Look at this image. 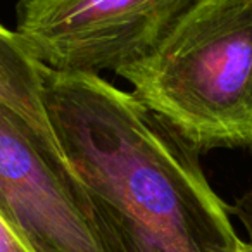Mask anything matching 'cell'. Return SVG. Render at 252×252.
I'll return each instance as SVG.
<instances>
[{
    "instance_id": "1",
    "label": "cell",
    "mask_w": 252,
    "mask_h": 252,
    "mask_svg": "<svg viewBox=\"0 0 252 252\" xmlns=\"http://www.w3.org/2000/svg\"><path fill=\"white\" fill-rule=\"evenodd\" d=\"M43 107L88 192L102 252H235L242 238L199 151L133 94L43 66Z\"/></svg>"
},
{
    "instance_id": "2",
    "label": "cell",
    "mask_w": 252,
    "mask_h": 252,
    "mask_svg": "<svg viewBox=\"0 0 252 252\" xmlns=\"http://www.w3.org/2000/svg\"><path fill=\"white\" fill-rule=\"evenodd\" d=\"M199 152L252 145V0H187L118 69Z\"/></svg>"
},
{
    "instance_id": "3",
    "label": "cell",
    "mask_w": 252,
    "mask_h": 252,
    "mask_svg": "<svg viewBox=\"0 0 252 252\" xmlns=\"http://www.w3.org/2000/svg\"><path fill=\"white\" fill-rule=\"evenodd\" d=\"M0 218L32 252H102L83 183L56 142L2 100Z\"/></svg>"
},
{
    "instance_id": "4",
    "label": "cell",
    "mask_w": 252,
    "mask_h": 252,
    "mask_svg": "<svg viewBox=\"0 0 252 252\" xmlns=\"http://www.w3.org/2000/svg\"><path fill=\"white\" fill-rule=\"evenodd\" d=\"M187 0H19L14 33L57 73L121 69L152 47Z\"/></svg>"
},
{
    "instance_id": "5",
    "label": "cell",
    "mask_w": 252,
    "mask_h": 252,
    "mask_svg": "<svg viewBox=\"0 0 252 252\" xmlns=\"http://www.w3.org/2000/svg\"><path fill=\"white\" fill-rule=\"evenodd\" d=\"M0 100L16 109L47 138L56 142L43 107V66L25 49L18 35L2 25H0Z\"/></svg>"
},
{
    "instance_id": "6",
    "label": "cell",
    "mask_w": 252,
    "mask_h": 252,
    "mask_svg": "<svg viewBox=\"0 0 252 252\" xmlns=\"http://www.w3.org/2000/svg\"><path fill=\"white\" fill-rule=\"evenodd\" d=\"M231 213L237 216V220L244 226L245 235H247V240L245 242L252 247V183L237 199L235 206L231 207Z\"/></svg>"
},
{
    "instance_id": "7",
    "label": "cell",
    "mask_w": 252,
    "mask_h": 252,
    "mask_svg": "<svg viewBox=\"0 0 252 252\" xmlns=\"http://www.w3.org/2000/svg\"><path fill=\"white\" fill-rule=\"evenodd\" d=\"M0 252H32L0 218Z\"/></svg>"
},
{
    "instance_id": "8",
    "label": "cell",
    "mask_w": 252,
    "mask_h": 252,
    "mask_svg": "<svg viewBox=\"0 0 252 252\" xmlns=\"http://www.w3.org/2000/svg\"><path fill=\"white\" fill-rule=\"evenodd\" d=\"M235 252H252V247L245 240H242L240 244H238V247L235 249Z\"/></svg>"
}]
</instances>
